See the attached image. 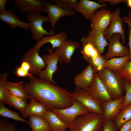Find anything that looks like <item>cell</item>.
Returning a JSON list of instances; mask_svg holds the SVG:
<instances>
[{
  "label": "cell",
  "mask_w": 131,
  "mask_h": 131,
  "mask_svg": "<svg viewBox=\"0 0 131 131\" xmlns=\"http://www.w3.org/2000/svg\"><path fill=\"white\" fill-rule=\"evenodd\" d=\"M29 79L28 83H24L26 93L48 109H64L72 105L74 99L72 93L66 89L34 75Z\"/></svg>",
  "instance_id": "obj_1"
},
{
  "label": "cell",
  "mask_w": 131,
  "mask_h": 131,
  "mask_svg": "<svg viewBox=\"0 0 131 131\" xmlns=\"http://www.w3.org/2000/svg\"><path fill=\"white\" fill-rule=\"evenodd\" d=\"M97 73L113 99L123 96L125 91L124 80L116 71L105 67Z\"/></svg>",
  "instance_id": "obj_2"
},
{
  "label": "cell",
  "mask_w": 131,
  "mask_h": 131,
  "mask_svg": "<svg viewBox=\"0 0 131 131\" xmlns=\"http://www.w3.org/2000/svg\"><path fill=\"white\" fill-rule=\"evenodd\" d=\"M104 120L102 115L89 112L77 117L68 128L69 131H101Z\"/></svg>",
  "instance_id": "obj_3"
},
{
  "label": "cell",
  "mask_w": 131,
  "mask_h": 131,
  "mask_svg": "<svg viewBox=\"0 0 131 131\" xmlns=\"http://www.w3.org/2000/svg\"><path fill=\"white\" fill-rule=\"evenodd\" d=\"M27 20L31 24L29 28L33 39L38 42L44 35L51 36L55 35V32L50 30L49 32L43 27V22H49L48 16H41L39 14H28L26 16Z\"/></svg>",
  "instance_id": "obj_4"
},
{
  "label": "cell",
  "mask_w": 131,
  "mask_h": 131,
  "mask_svg": "<svg viewBox=\"0 0 131 131\" xmlns=\"http://www.w3.org/2000/svg\"><path fill=\"white\" fill-rule=\"evenodd\" d=\"M50 109L69 126L73 123L77 117L89 112L80 102L74 99L72 105L68 107L62 109Z\"/></svg>",
  "instance_id": "obj_5"
},
{
  "label": "cell",
  "mask_w": 131,
  "mask_h": 131,
  "mask_svg": "<svg viewBox=\"0 0 131 131\" xmlns=\"http://www.w3.org/2000/svg\"><path fill=\"white\" fill-rule=\"evenodd\" d=\"M72 94L73 98L80 102L89 112L102 115V103L90 95L86 91L75 87Z\"/></svg>",
  "instance_id": "obj_6"
},
{
  "label": "cell",
  "mask_w": 131,
  "mask_h": 131,
  "mask_svg": "<svg viewBox=\"0 0 131 131\" xmlns=\"http://www.w3.org/2000/svg\"><path fill=\"white\" fill-rule=\"evenodd\" d=\"M121 11L119 8L115 9L112 13L109 26L103 32L104 36L107 41L111 39L113 35L118 33L121 36L122 44L124 45L125 41V31L123 27V18L121 17Z\"/></svg>",
  "instance_id": "obj_7"
},
{
  "label": "cell",
  "mask_w": 131,
  "mask_h": 131,
  "mask_svg": "<svg viewBox=\"0 0 131 131\" xmlns=\"http://www.w3.org/2000/svg\"><path fill=\"white\" fill-rule=\"evenodd\" d=\"M47 50L49 54L44 55L42 57L46 65V68L40 72L38 75L40 78L50 82L54 84L56 83L53 80V74L59 69L57 66L59 61L58 57L56 53L49 48Z\"/></svg>",
  "instance_id": "obj_8"
},
{
  "label": "cell",
  "mask_w": 131,
  "mask_h": 131,
  "mask_svg": "<svg viewBox=\"0 0 131 131\" xmlns=\"http://www.w3.org/2000/svg\"><path fill=\"white\" fill-rule=\"evenodd\" d=\"M86 91L90 95L102 103L113 99L97 72L94 74Z\"/></svg>",
  "instance_id": "obj_9"
},
{
  "label": "cell",
  "mask_w": 131,
  "mask_h": 131,
  "mask_svg": "<svg viewBox=\"0 0 131 131\" xmlns=\"http://www.w3.org/2000/svg\"><path fill=\"white\" fill-rule=\"evenodd\" d=\"M45 7L43 12L48 14L52 29H55L57 21L61 17L76 15L75 12L73 10L61 8L48 1H45Z\"/></svg>",
  "instance_id": "obj_10"
},
{
  "label": "cell",
  "mask_w": 131,
  "mask_h": 131,
  "mask_svg": "<svg viewBox=\"0 0 131 131\" xmlns=\"http://www.w3.org/2000/svg\"><path fill=\"white\" fill-rule=\"evenodd\" d=\"M121 35L118 33L113 34L109 41L107 52L104 55L105 59L108 60L116 57H120L129 56V49L121 43Z\"/></svg>",
  "instance_id": "obj_11"
},
{
  "label": "cell",
  "mask_w": 131,
  "mask_h": 131,
  "mask_svg": "<svg viewBox=\"0 0 131 131\" xmlns=\"http://www.w3.org/2000/svg\"><path fill=\"white\" fill-rule=\"evenodd\" d=\"M80 46L79 42L67 39L59 46L56 48L54 52L57 56L61 64L70 63L72 56Z\"/></svg>",
  "instance_id": "obj_12"
},
{
  "label": "cell",
  "mask_w": 131,
  "mask_h": 131,
  "mask_svg": "<svg viewBox=\"0 0 131 131\" xmlns=\"http://www.w3.org/2000/svg\"><path fill=\"white\" fill-rule=\"evenodd\" d=\"M13 4L22 14H40L43 12L45 7V1L42 0H15Z\"/></svg>",
  "instance_id": "obj_13"
},
{
  "label": "cell",
  "mask_w": 131,
  "mask_h": 131,
  "mask_svg": "<svg viewBox=\"0 0 131 131\" xmlns=\"http://www.w3.org/2000/svg\"><path fill=\"white\" fill-rule=\"evenodd\" d=\"M112 13L107 9H101L96 12L90 21L91 30L103 32L110 24Z\"/></svg>",
  "instance_id": "obj_14"
},
{
  "label": "cell",
  "mask_w": 131,
  "mask_h": 131,
  "mask_svg": "<svg viewBox=\"0 0 131 131\" xmlns=\"http://www.w3.org/2000/svg\"><path fill=\"white\" fill-rule=\"evenodd\" d=\"M124 96L102 103L104 120H113L118 115L124 104Z\"/></svg>",
  "instance_id": "obj_15"
},
{
  "label": "cell",
  "mask_w": 131,
  "mask_h": 131,
  "mask_svg": "<svg viewBox=\"0 0 131 131\" xmlns=\"http://www.w3.org/2000/svg\"><path fill=\"white\" fill-rule=\"evenodd\" d=\"M22 58L30 64L31 68L29 73L33 75L38 74L46 67V65L42 57L33 47L29 48L23 56Z\"/></svg>",
  "instance_id": "obj_16"
},
{
  "label": "cell",
  "mask_w": 131,
  "mask_h": 131,
  "mask_svg": "<svg viewBox=\"0 0 131 131\" xmlns=\"http://www.w3.org/2000/svg\"><path fill=\"white\" fill-rule=\"evenodd\" d=\"M80 41L82 44L91 43L100 55H102L105 47L109 44V42L104 36L103 32L92 30L89 31L88 36L81 38Z\"/></svg>",
  "instance_id": "obj_17"
},
{
  "label": "cell",
  "mask_w": 131,
  "mask_h": 131,
  "mask_svg": "<svg viewBox=\"0 0 131 131\" xmlns=\"http://www.w3.org/2000/svg\"><path fill=\"white\" fill-rule=\"evenodd\" d=\"M107 6L106 3L100 4L88 0H80L74 10L75 12L81 13L85 19L90 21L97 10Z\"/></svg>",
  "instance_id": "obj_18"
},
{
  "label": "cell",
  "mask_w": 131,
  "mask_h": 131,
  "mask_svg": "<svg viewBox=\"0 0 131 131\" xmlns=\"http://www.w3.org/2000/svg\"><path fill=\"white\" fill-rule=\"evenodd\" d=\"M0 19L7 24L12 29L19 27L27 31L31 26L30 23L24 22L20 20L15 12L9 9L0 13Z\"/></svg>",
  "instance_id": "obj_19"
},
{
  "label": "cell",
  "mask_w": 131,
  "mask_h": 131,
  "mask_svg": "<svg viewBox=\"0 0 131 131\" xmlns=\"http://www.w3.org/2000/svg\"><path fill=\"white\" fill-rule=\"evenodd\" d=\"M95 73L91 66L88 65L81 73L74 77V83L75 87L86 91Z\"/></svg>",
  "instance_id": "obj_20"
},
{
  "label": "cell",
  "mask_w": 131,
  "mask_h": 131,
  "mask_svg": "<svg viewBox=\"0 0 131 131\" xmlns=\"http://www.w3.org/2000/svg\"><path fill=\"white\" fill-rule=\"evenodd\" d=\"M67 35L64 31L51 36H43L33 46V48L38 52L43 45L47 43H50L52 46L50 50L52 51L54 48L59 46L67 39Z\"/></svg>",
  "instance_id": "obj_21"
},
{
  "label": "cell",
  "mask_w": 131,
  "mask_h": 131,
  "mask_svg": "<svg viewBox=\"0 0 131 131\" xmlns=\"http://www.w3.org/2000/svg\"><path fill=\"white\" fill-rule=\"evenodd\" d=\"M49 124L51 131H66L69 126L50 109H47L42 117Z\"/></svg>",
  "instance_id": "obj_22"
},
{
  "label": "cell",
  "mask_w": 131,
  "mask_h": 131,
  "mask_svg": "<svg viewBox=\"0 0 131 131\" xmlns=\"http://www.w3.org/2000/svg\"><path fill=\"white\" fill-rule=\"evenodd\" d=\"M30 102L26 108L23 116L26 118L34 115L43 117L48 109L42 104L30 98Z\"/></svg>",
  "instance_id": "obj_23"
},
{
  "label": "cell",
  "mask_w": 131,
  "mask_h": 131,
  "mask_svg": "<svg viewBox=\"0 0 131 131\" xmlns=\"http://www.w3.org/2000/svg\"><path fill=\"white\" fill-rule=\"evenodd\" d=\"M27 100L16 96L7 91L5 99L6 104L19 110L23 116L28 104Z\"/></svg>",
  "instance_id": "obj_24"
},
{
  "label": "cell",
  "mask_w": 131,
  "mask_h": 131,
  "mask_svg": "<svg viewBox=\"0 0 131 131\" xmlns=\"http://www.w3.org/2000/svg\"><path fill=\"white\" fill-rule=\"evenodd\" d=\"M28 117L27 123L32 131H51L49 124L43 117L34 115Z\"/></svg>",
  "instance_id": "obj_25"
},
{
  "label": "cell",
  "mask_w": 131,
  "mask_h": 131,
  "mask_svg": "<svg viewBox=\"0 0 131 131\" xmlns=\"http://www.w3.org/2000/svg\"><path fill=\"white\" fill-rule=\"evenodd\" d=\"M24 83L22 81L13 82L7 81L6 84L7 91L23 99L29 100L31 98L25 91Z\"/></svg>",
  "instance_id": "obj_26"
},
{
  "label": "cell",
  "mask_w": 131,
  "mask_h": 131,
  "mask_svg": "<svg viewBox=\"0 0 131 131\" xmlns=\"http://www.w3.org/2000/svg\"><path fill=\"white\" fill-rule=\"evenodd\" d=\"M131 59L129 56L112 58L106 60V67L112 70L117 71L121 69Z\"/></svg>",
  "instance_id": "obj_27"
},
{
  "label": "cell",
  "mask_w": 131,
  "mask_h": 131,
  "mask_svg": "<svg viewBox=\"0 0 131 131\" xmlns=\"http://www.w3.org/2000/svg\"><path fill=\"white\" fill-rule=\"evenodd\" d=\"M85 60L88 62L92 67L95 72L99 71L106 66V60L104 55H99L94 57L82 56Z\"/></svg>",
  "instance_id": "obj_28"
},
{
  "label": "cell",
  "mask_w": 131,
  "mask_h": 131,
  "mask_svg": "<svg viewBox=\"0 0 131 131\" xmlns=\"http://www.w3.org/2000/svg\"><path fill=\"white\" fill-rule=\"evenodd\" d=\"M131 119V103L120 111L117 116L113 120L118 129L123 123Z\"/></svg>",
  "instance_id": "obj_29"
},
{
  "label": "cell",
  "mask_w": 131,
  "mask_h": 131,
  "mask_svg": "<svg viewBox=\"0 0 131 131\" xmlns=\"http://www.w3.org/2000/svg\"><path fill=\"white\" fill-rule=\"evenodd\" d=\"M0 115L2 117L12 119L15 120L27 123V121L23 118L16 111L10 110L0 102Z\"/></svg>",
  "instance_id": "obj_30"
},
{
  "label": "cell",
  "mask_w": 131,
  "mask_h": 131,
  "mask_svg": "<svg viewBox=\"0 0 131 131\" xmlns=\"http://www.w3.org/2000/svg\"><path fill=\"white\" fill-rule=\"evenodd\" d=\"M8 74L3 73L0 74V102L6 104V84Z\"/></svg>",
  "instance_id": "obj_31"
},
{
  "label": "cell",
  "mask_w": 131,
  "mask_h": 131,
  "mask_svg": "<svg viewBox=\"0 0 131 131\" xmlns=\"http://www.w3.org/2000/svg\"><path fill=\"white\" fill-rule=\"evenodd\" d=\"M82 46L80 53L83 56L94 57L100 55L96 49L90 42L82 44Z\"/></svg>",
  "instance_id": "obj_32"
},
{
  "label": "cell",
  "mask_w": 131,
  "mask_h": 131,
  "mask_svg": "<svg viewBox=\"0 0 131 131\" xmlns=\"http://www.w3.org/2000/svg\"><path fill=\"white\" fill-rule=\"evenodd\" d=\"M116 72L122 79L131 83V59L121 69Z\"/></svg>",
  "instance_id": "obj_33"
},
{
  "label": "cell",
  "mask_w": 131,
  "mask_h": 131,
  "mask_svg": "<svg viewBox=\"0 0 131 131\" xmlns=\"http://www.w3.org/2000/svg\"><path fill=\"white\" fill-rule=\"evenodd\" d=\"M54 4L63 8L73 10L78 3L77 0H51Z\"/></svg>",
  "instance_id": "obj_34"
},
{
  "label": "cell",
  "mask_w": 131,
  "mask_h": 131,
  "mask_svg": "<svg viewBox=\"0 0 131 131\" xmlns=\"http://www.w3.org/2000/svg\"><path fill=\"white\" fill-rule=\"evenodd\" d=\"M16 124L13 123L12 124L9 121L2 117L0 118V131H17L16 128Z\"/></svg>",
  "instance_id": "obj_35"
},
{
  "label": "cell",
  "mask_w": 131,
  "mask_h": 131,
  "mask_svg": "<svg viewBox=\"0 0 131 131\" xmlns=\"http://www.w3.org/2000/svg\"><path fill=\"white\" fill-rule=\"evenodd\" d=\"M124 84L125 95L124 104L121 110L131 103V83L124 80Z\"/></svg>",
  "instance_id": "obj_36"
},
{
  "label": "cell",
  "mask_w": 131,
  "mask_h": 131,
  "mask_svg": "<svg viewBox=\"0 0 131 131\" xmlns=\"http://www.w3.org/2000/svg\"><path fill=\"white\" fill-rule=\"evenodd\" d=\"M118 130L113 120H104L101 131H118Z\"/></svg>",
  "instance_id": "obj_37"
},
{
  "label": "cell",
  "mask_w": 131,
  "mask_h": 131,
  "mask_svg": "<svg viewBox=\"0 0 131 131\" xmlns=\"http://www.w3.org/2000/svg\"><path fill=\"white\" fill-rule=\"evenodd\" d=\"M14 74L17 76L19 77H31L33 75L22 68L20 66L16 67L14 71Z\"/></svg>",
  "instance_id": "obj_38"
},
{
  "label": "cell",
  "mask_w": 131,
  "mask_h": 131,
  "mask_svg": "<svg viewBox=\"0 0 131 131\" xmlns=\"http://www.w3.org/2000/svg\"><path fill=\"white\" fill-rule=\"evenodd\" d=\"M118 131H131V119L122 124Z\"/></svg>",
  "instance_id": "obj_39"
},
{
  "label": "cell",
  "mask_w": 131,
  "mask_h": 131,
  "mask_svg": "<svg viewBox=\"0 0 131 131\" xmlns=\"http://www.w3.org/2000/svg\"><path fill=\"white\" fill-rule=\"evenodd\" d=\"M98 2L100 4L108 3L111 5L116 4L119 3H126L127 0H99Z\"/></svg>",
  "instance_id": "obj_40"
},
{
  "label": "cell",
  "mask_w": 131,
  "mask_h": 131,
  "mask_svg": "<svg viewBox=\"0 0 131 131\" xmlns=\"http://www.w3.org/2000/svg\"><path fill=\"white\" fill-rule=\"evenodd\" d=\"M20 66L25 70L29 72L31 67L30 64L26 61L23 60Z\"/></svg>",
  "instance_id": "obj_41"
},
{
  "label": "cell",
  "mask_w": 131,
  "mask_h": 131,
  "mask_svg": "<svg viewBox=\"0 0 131 131\" xmlns=\"http://www.w3.org/2000/svg\"><path fill=\"white\" fill-rule=\"evenodd\" d=\"M129 29L128 46L129 47V55L131 59V27L128 26Z\"/></svg>",
  "instance_id": "obj_42"
},
{
  "label": "cell",
  "mask_w": 131,
  "mask_h": 131,
  "mask_svg": "<svg viewBox=\"0 0 131 131\" xmlns=\"http://www.w3.org/2000/svg\"><path fill=\"white\" fill-rule=\"evenodd\" d=\"M7 0H0V13L5 11V5Z\"/></svg>",
  "instance_id": "obj_43"
},
{
  "label": "cell",
  "mask_w": 131,
  "mask_h": 131,
  "mask_svg": "<svg viewBox=\"0 0 131 131\" xmlns=\"http://www.w3.org/2000/svg\"><path fill=\"white\" fill-rule=\"evenodd\" d=\"M123 18L124 22L127 24L131 27V18L128 16H124Z\"/></svg>",
  "instance_id": "obj_44"
},
{
  "label": "cell",
  "mask_w": 131,
  "mask_h": 131,
  "mask_svg": "<svg viewBox=\"0 0 131 131\" xmlns=\"http://www.w3.org/2000/svg\"><path fill=\"white\" fill-rule=\"evenodd\" d=\"M127 6L131 8V0H127L126 3Z\"/></svg>",
  "instance_id": "obj_45"
},
{
  "label": "cell",
  "mask_w": 131,
  "mask_h": 131,
  "mask_svg": "<svg viewBox=\"0 0 131 131\" xmlns=\"http://www.w3.org/2000/svg\"><path fill=\"white\" fill-rule=\"evenodd\" d=\"M128 16L131 18V8L128 11Z\"/></svg>",
  "instance_id": "obj_46"
},
{
  "label": "cell",
  "mask_w": 131,
  "mask_h": 131,
  "mask_svg": "<svg viewBox=\"0 0 131 131\" xmlns=\"http://www.w3.org/2000/svg\"><path fill=\"white\" fill-rule=\"evenodd\" d=\"M25 131H30L27 130H25Z\"/></svg>",
  "instance_id": "obj_47"
},
{
  "label": "cell",
  "mask_w": 131,
  "mask_h": 131,
  "mask_svg": "<svg viewBox=\"0 0 131 131\" xmlns=\"http://www.w3.org/2000/svg\"></svg>",
  "instance_id": "obj_48"
}]
</instances>
